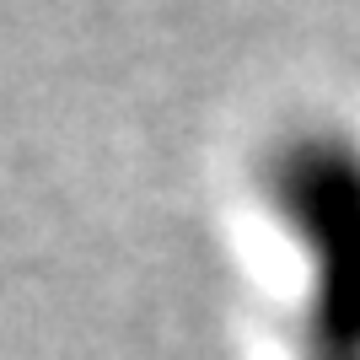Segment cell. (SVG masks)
Masks as SVG:
<instances>
[{"label": "cell", "instance_id": "6da1fadb", "mask_svg": "<svg viewBox=\"0 0 360 360\" xmlns=\"http://www.w3.org/2000/svg\"><path fill=\"white\" fill-rule=\"evenodd\" d=\"M264 205L307 264L296 360H360V140L296 129L264 162Z\"/></svg>", "mask_w": 360, "mask_h": 360}]
</instances>
